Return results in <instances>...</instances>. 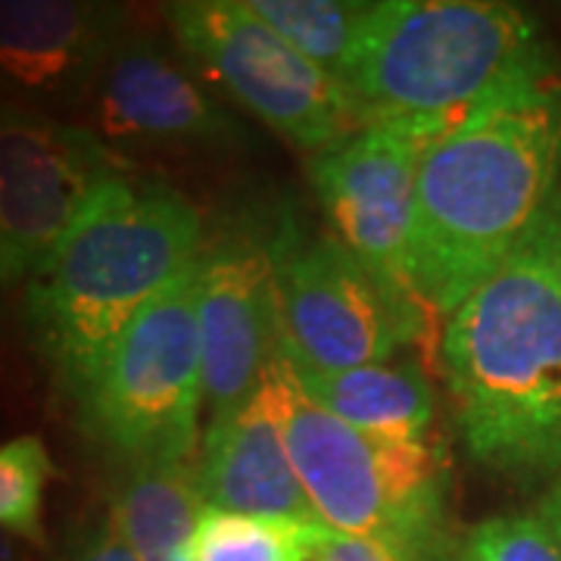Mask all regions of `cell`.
I'll return each instance as SVG.
<instances>
[{"label":"cell","mask_w":561,"mask_h":561,"mask_svg":"<svg viewBox=\"0 0 561 561\" xmlns=\"http://www.w3.org/2000/svg\"><path fill=\"white\" fill-rule=\"evenodd\" d=\"M559 72L524 81L453 119L424 153L405 287L453 312L478 290L559 194Z\"/></svg>","instance_id":"cell-1"},{"label":"cell","mask_w":561,"mask_h":561,"mask_svg":"<svg viewBox=\"0 0 561 561\" xmlns=\"http://www.w3.org/2000/svg\"><path fill=\"white\" fill-rule=\"evenodd\" d=\"M440 359L471 461L512 481L561 478V191L449 312Z\"/></svg>","instance_id":"cell-2"},{"label":"cell","mask_w":561,"mask_h":561,"mask_svg":"<svg viewBox=\"0 0 561 561\" xmlns=\"http://www.w3.org/2000/svg\"><path fill=\"white\" fill-rule=\"evenodd\" d=\"M201 209L175 187L125 172L106 179L25 280V324L79 397L110 346L201 260Z\"/></svg>","instance_id":"cell-3"},{"label":"cell","mask_w":561,"mask_h":561,"mask_svg":"<svg viewBox=\"0 0 561 561\" xmlns=\"http://www.w3.org/2000/svg\"><path fill=\"white\" fill-rule=\"evenodd\" d=\"M552 72V47L515 3L381 0L368 7L341 88L359 125L456 119Z\"/></svg>","instance_id":"cell-4"},{"label":"cell","mask_w":561,"mask_h":561,"mask_svg":"<svg viewBox=\"0 0 561 561\" xmlns=\"http://www.w3.org/2000/svg\"><path fill=\"white\" fill-rule=\"evenodd\" d=\"M280 421L312 515L334 534L368 537L412 561H456L453 478L440 443L362 434L306 400L280 353L272 359Z\"/></svg>","instance_id":"cell-5"},{"label":"cell","mask_w":561,"mask_h":561,"mask_svg":"<svg viewBox=\"0 0 561 561\" xmlns=\"http://www.w3.org/2000/svg\"><path fill=\"white\" fill-rule=\"evenodd\" d=\"M76 400L88 434L122 459H191L206 405L197 262L122 331Z\"/></svg>","instance_id":"cell-6"},{"label":"cell","mask_w":561,"mask_h":561,"mask_svg":"<svg viewBox=\"0 0 561 561\" xmlns=\"http://www.w3.org/2000/svg\"><path fill=\"white\" fill-rule=\"evenodd\" d=\"M278 353L290 368L343 371L390 362L424 331V306L334 234L280 221L275 253Z\"/></svg>","instance_id":"cell-7"},{"label":"cell","mask_w":561,"mask_h":561,"mask_svg":"<svg viewBox=\"0 0 561 561\" xmlns=\"http://www.w3.org/2000/svg\"><path fill=\"white\" fill-rule=\"evenodd\" d=\"M162 16L191 60L300 153L316 157L362 128L341 81L294 50L247 0H179Z\"/></svg>","instance_id":"cell-8"},{"label":"cell","mask_w":561,"mask_h":561,"mask_svg":"<svg viewBox=\"0 0 561 561\" xmlns=\"http://www.w3.org/2000/svg\"><path fill=\"white\" fill-rule=\"evenodd\" d=\"M116 153L91 128L0 101V287H16L76 225Z\"/></svg>","instance_id":"cell-9"},{"label":"cell","mask_w":561,"mask_h":561,"mask_svg":"<svg viewBox=\"0 0 561 561\" xmlns=\"http://www.w3.org/2000/svg\"><path fill=\"white\" fill-rule=\"evenodd\" d=\"M449 122L427 116L368 122L309 157V181L331 221V234L400 287H405L421 162Z\"/></svg>","instance_id":"cell-10"},{"label":"cell","mask_w":561,"mask_h":561,"mask_svg":"<svg viewBox=\"0 0 561 561\" xmlns=\"http://www.w3.org/2000/svg\"><path fill=\"white\" fill-rule=\"evenodd\" d=\"M280 221L225 219L197 260V319L209 419L253 397L278 353L275 253Z\"/></svg>","instance_id":"cell-11"},{"label":"cell","mask_w":561,"mask_h":561,"mask_svg":"<svg viewBox=\"0 0 561 561\" xmlns=\"http://www.w3.org/2000/svg\"><path fill=\"white\" fill-rule=\"evenodd\" d=\"M91 131L103 144L225 147L238 125L216 98L157 41L125 35L94 88Z\"/></svg>","instance_id":"cell-12"},{"label":"cell","mask_w":561,"mask_h":561,"mask_svg":"<svg viewBox=\"0 0 561 561\" xmlns=\"http://www.w3.org/2000/svg\"><path fill=\"white\" fill-rule=\"evenodd\" d=\"M125 25L119 3L0 0V81L28 101H81L128 35Z\"/></svg>","instance_id":"cell-13"},{"label":"cell","mask_w":561,"mask_h":561,"mask_svg":"<svg viewBox=\"0 0 561 561\" xmlns=\"http://www.w3.org/2000/svg\"><path fill=\"white\" fill-rule=\"evenodd\" d=\"M197 478L203 502L213 508L319 522L290 461L272 365L250 400L209 419Z\"/></svg>","instance_id":"cell-14"},{"label":"cell","mask_w":561,"mask_h":561,"mask_svg":"<svg viewBox=\"0 0 561 561\" xmlns=\"http://www.w3.org/2000/svg\"><path fill=\"white\" fill-rule=\"evenodd\" d=\"M290 371L306 400L362 434L421 440L434 424L437 397L415 362L390 359L343 371Z\"/></svg>","instance_id":"cell-15"},{"label":"cell","mask_w":561,"mask_h":561,"mask_svg":"<svg viewBox=\"0 0 561 561\" xmlns=\"http://www.w3.org/2000/svg\"><path fill=\"white\" fill-rule=\"evenodd\" d=\"M191 461H140L122 486L113 515L138 561H194L191 546L203 512Z\"/></svg>","instance_id":"cell-16"},{"label":"cell","mask_w":561,"mask_h":561,"mask_svg":"<svg viewBox=\"0 0 561 561\" xmlns=\"http://www.w3.org/2000/svg\"><path fill=\"white\" fill-rule=\"evenodd\" d=\"M331 530L321 522L243 515L203 505L191 559L194 561H316Z\"/></svg>","instance_id":"cell-17"},{"label":"cell","mask_w":561,"mask_h":561,"mask_svg":"<svg viewBox=\"0 0 561 561\" xmlns=\"http://www.w3.org/2000/svg\"><path fill=\"white\" fill-rule=\"evenodd\" d=\"M268 28H275L294 50L343 79L356 50L362 22L371 3L362 0H247Z\"/></svg>","instance_id":"cell-18"},{"label":"cell","mask_w":561,"mask_h":561,"mask_svg":"<svg viewBox=\"0 0 561 561\" xmlns=\"http://www.w3.org/2000/svg\"><path fill=\"white\" fill-rule=\"evenodd\" d=\"M57 474L50 449L38 434L0 443V530L44 542V490Z\"/></svg>","instance_id":"cell-19"},{"label":"cell","mask_w":561,"mask_h":561,"mask_svg":"<svg viewBox=\"0 0 561 561\" xmlns=\"http://www.w3.org/2000/svg\"><path fill=\"white\" fill-rule=\"evenodd\" d=\"M456 561H561L556 537L540 512L496 515L461 530Z\"/></svg>","instance_id":"cell-20"},{"label":"cell","mask_w":561,"mask_h":561,"mask_svg":"<svg viewBox=\"0 0 561 561\" xmlns=\"http://www.w3.org/2000/svg\"><path fill=\"white\" fill-rule=\"evenodd\" d=\"M62 561H138L131 546L125 542L119 530V522L113 515V508L94 518L91 524H84L76 540L69 542L66 559Z\"/></svg>","instance_id":"cell-21"},{"label":"cell","mask_w":561,"mask_h":561,"mask_svg":"<svg viewBox=\"0 0 561 561\" xmlns=\"http://www.w3.org/2000/svg\"><path fill=\"white\" fill-rule=\"evenodd\" d=\"M316 561H412L400 549L368 537H350V534H328L321 542Z\"/></svg>","instance_id":"cell-22"},{"label":"cell","mask_w":561,"mask_h":561,"mask_svg":"<svg viewBox=\"0 0 561 561\" xmlns=\"http://www.w3.org/2000/svg\"><path fill=\"white\" fill-rule=\"evenodd\" d=\"M537 512H540L542 522L549 524V530H552V537H556V546H559L561 556V478H556V481L549 483V490L542 493Z\"/></svg>","instance_id":"cell-23"},{"label":"cell","mask_w":561,"mask_h":561,"mask_svg":"<svg viewBox=\"0 0 561 561\" xmlns=\"http://www.w3.org/2000/svg\"><path fill=\"white\" fill-rule=\"evenodd\" d=\"M0 561H20L16 542L10 540V534H3V530H0Z\"/></svg>","instance_id":"cell-24"}]
</instances>
